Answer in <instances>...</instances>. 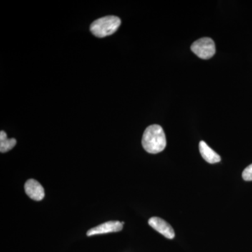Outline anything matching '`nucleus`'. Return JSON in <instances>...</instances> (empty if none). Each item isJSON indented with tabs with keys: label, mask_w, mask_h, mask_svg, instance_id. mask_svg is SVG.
Segmentation results:
<instances>
[{
	"label": "nucleus",
	"mask_w": 252,
	"mask_h": 252,
	"mask_svg": "<svg viewBox=\"0 0 252 252\" xmlns=\"http://www.w3.org/2000/svg\"><path fill=\"white\" fill-rule=\"evenodd\" d=\"M243 178L245 181H252V164L244 170Z\"/></svg>",
	"instance_id": "nucleus-9"
},
{
	"label": "nucleus",
	"mask_w": 252,
	"mask_h": 252,
	"mask_svg": "<svg viewBox=\"0 0 252 252\" xmlns=\"http://www.w3.org/2000/svg\"><path fill=\"white\" fill-rule=\"evenodd\" d=\"M16 144V140L14 138L8 139L7 135L4 131L0 132V152L6 153L14 148Z\"/></svg>",
	"instance_id": "nucleus-8"
},
{
	"label": "nucleus",
	"mask_w": 252,
	"mask_h": 252,
	"mask_svg": "<svg viewBox=\"0 0 252 252\" xmlns=\"http://www.w3.org/2000/svg\"><path fill=\"white\" fill-rule=\"evenodd\" d=\"M124 224V222L111 220V221L106 222V223L91 228L86 234L88 236H92L94 235L106 234V233L121 231L123 229V225Z\"/></svg>",
	"instance_id": "nucleus-4"
},
{
	"label": "nucleus",
	"mask_w": 252,
	"mask_h": 252,
	"mask_svg": "<svg viewBox=\"0 0 252 252\" xmlns=\"http://www.w3.org/2000/svg\"><path fill=\"white\" fill-rule=\"evenodd\" d=\"M191 51L200 59L208 60L216 53V46L211 38L203 37L195 41L191 45Z\"/></svg>",
	"instance_id": "nucleus-3"
},
{
	"label": "nucleus",
	"mask_w": 252,
	"mask_h": 252,
	"mask_svg": "<svg viewBox=\"0 0 252 252\" xmlns=\"http://www.w3.org/2000/svg\"><path fill=\"white\" fill-rule=\"evenodd\" d=\"M25 191L26 194L32 200L40 201L45 196L44 189L39 182L35 180H28L25 184Z\"/></svg>",
	"instance_id": "nucleus-6"
},
{
	"label": "nucleus",
	"mask_w": 252,
	"mask_h": 252,
	"mask_svg": "<svg viewBox=\"0 0 252 252\" xmlns=\"http://www.w3.org/2000/svg\"><path fill=\"white\" fill-rule=\"evenodd\" d=\"M199 149L204 160H206L209 163L213 164L220 161V155L210 148L204 141H201L199 144Z\"/></svg>",
	"instance_id": "nucleus-7"
},
{
	"label": "nucleus",
	"mask_w": 252,
	"mask_h": 252,
	"mask_svg": "<svg viewBox=\"0 0 252 252\" xmlns=\"http://www.w3.org/2000/svg\"><path fill=\"white\" fill-rule=\"evenodd\" d=\"M120 18L117 16H108L99 18L91 24V32L97 37L102 38L112 35L120 27Z\"/></svg>",
	"instance_id": "nucleus-2"
},
{
	"label": "nucleus",
	"mask_w": 252,
	"mask_h": 252,
	"mask_svg": "<svg viewBox=\"0 0 252 252\" xmlns=\"http://www.w3.org/2000/svg\"><path fill=\"white\" fill-rule=\"evenodd\" d=\"M149 224L157 230L159 233L168 239L175 238V233L171 225L167 223L165 220L158 217H152L149 220Z\"/></svg>",
	"instance_id": "nucleus-5"
},
{
	"label": "nucleus",
	"mask_w": 252,
	"mask_h": 252,
	"mask_svg": "<svg viewBox=\"0 0 252 252\" xmlns=\"http://www.w3.org/2000/svg\"><path fill=\"white\" fill-rule=\"evenodd\" d=\"M142 147L149 154L160 153L167 145L166 137L161 126L152 125L144 131L142 140Z\"/></svg>",
	"instance_id": "nucleus-1"
}]
</instances>
